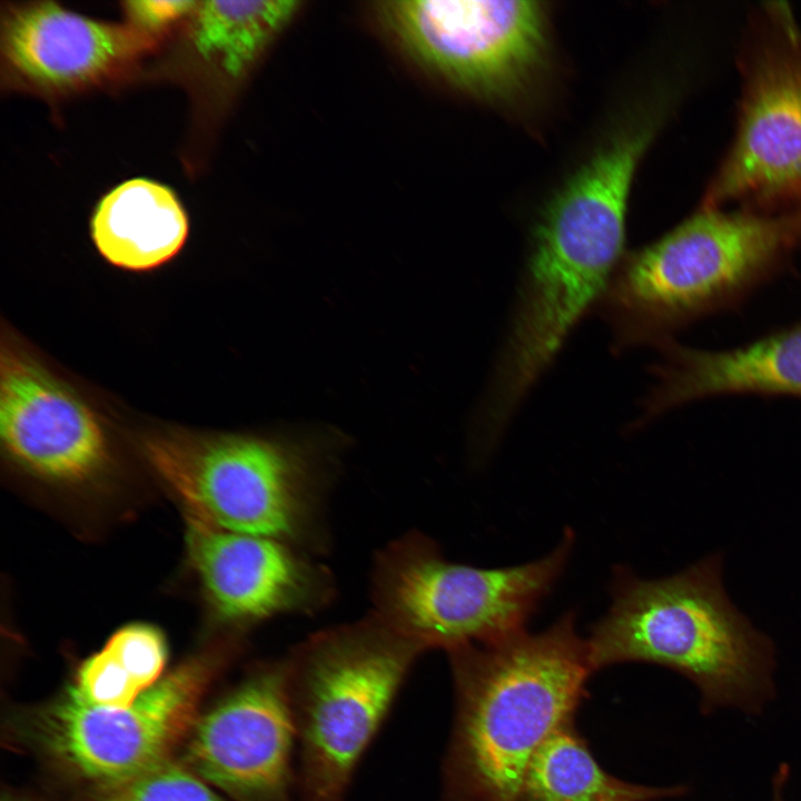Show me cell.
<instances>
[{
    "label": "cell",
    "mask_w": 801,
    "mask_h": 801,
    "mask_svg": "<svg viewBox=\"0 0 801 801\" xmlns=\"http://www.w3.org/2000/svg\"><path fill=\"white\" fill-rule=\"evenodd\" d=\"M295 0L205 1L195 11L192 39L204 59L239 77L298 12Z\"/></svg>",
    "instance_id": "obj_19"
},
{
    "label": "cell",
    "mask_w": 801,
    "mask_h": 801,
    "mask_svg": "<svg viewBox=\"0 0 801 801\" xmlns=\"http://www.w3.org/2000/svg\"><path fill=\"white\" fill-rule=\"evenodd\" d=\"M654 131L655 123L644 121L614 137L544 208L495 378L508 397L525 396L570 329L606 289L624 246L633 177Z\"/></svg>",
    "instance_id": "obj_3"
},
{
    "label": "cell",
    "mask_w": 801,
    "mask_h": 801,
    "mask_svg": "<svg viewBox=\"0 0 801 801\" xmlns=\"http://www.w3.org/2000/svg\"><path fill=\"white\" fill-rule=\"evenodd\" d=\"M790 769L789 765L782 763L775 771L772 779V797L771 801H787L785 800V787L789 780Z\"/></svg>",
    "instance_id": "obj_22"
},
{
    "label": "cell",
    "mask_w": 801,
    "mask_h": 801,
    "mask_svg": "<svg viewBox=\"0 0 801 801\" xmlns=\"http://www.w3.org/2000/svg\"><path fill=\"white\" fill-rule=\"evenodd\" d=\"M154 44L131 26L75 13L50 1L9 6L1 55L8 76L34 91L62 93L103 82Z\"/></svg>",
    "instance_id": "obj_14"
},
{
    "label": "cell",
    "mask_w": 801,
    "mask_h": 801,
    "mask_svg": "<svg viewBox=\"0 0 801 801\" xmlns=\"http://www.w3.org/2000/svg\"><path fill=\"white\" fill-rule=\"evenodd\" d=\"M686 791L684 785L646 787L611 775L572 722L557 729L536 751L518 801H660Z\"/></svg>",
    "instance_id": "obj_17"
},
{
    "label": "cell",
    "mask_w": 801,
    "mask_h": 801,
    "mask_svg": "<svg viewBox=\"0 0 801 801\" xmlns=\"http://www.w3.org/2000/svg\"><path fill=\"white\" fill-rule=\"evenodd\" d=\"M611 599L587 639L593 671L626 662L673 670L698 688L703 714H759L773 699V643L730 601L720 553L661 578L616 567Z\"/></svg>",
    "instance_id": "obj_2"
},
{
    "label": "cell",
    "mask_w": 801,
    "mask_h": 801,
    "mask_svg": "<svg viewBox=\"0 0 801 801\" xmlns=\"http://www.w3.org/2000/svg\"><path fill=\"white\" fill-rule=\"evenodd\" d=\"M659 349L661 358L652 367L654 382L643 402L652 418L715 396H801V322L728 349H702L675 340Z\"/></svg>",
    "instance_id": "obj_15"
},
{
    "label": "cell",
    "mask_w": 801,
    "mask_h": 801,
    "mask_svg": "<svg viewBox=\"0 0 801 801\" xmlns=\"http://www.w3.org/2000/svg\"><path fill=\"white\" fill-rule=\"evenodd\" d=\"M800 247L801 212L700 206L612 276L603 309L616 343L660 347L694 322L738 307Z\"/></svg>",
    "instance_id": "obj_4"
},
{
    "label": "cell",
    "mask_w": 801,
    "mask_h": 801,
    "mask_svg": "<svg viewBox=\"0 0 801 801\" xmlns=\"http://www.w3.org/2000/svg\"><path fill=\"white\" fill-rule=\"evenodd\" d=\"M190 562L216 614L234 626L312 615L336 596L330 571L286 542L189 523Z\"/></svg>",
    "instance_id": "obj_12"
},
{
    "label": "cell",
    "mask_w": 801,
    "mask_h": 801,
    "mask_svg": "<svg viewBox=\"0 0 801 801\" xmlns=\"http://www.w3.org/2000/svg\"><path fill=\"white\" fill-rule=\"evenodd\" d=\"M0 437L9 457L29 473L63 485L97 478L109 463L95 413L24 350L0 357Z\"/></svg>",
    "instance_id": "obj_13"
},
{
    "label": "cell",
    "mask_w": 801,
    "mask_h": 801,
    "mask_svg": "<svg viewBox=\"0 0 801 801\" xmlns=\"http://www.w3.org/2000/svg\"><path fill=\"white\" fill-rule=\"evenodd\" d=\"M446 653L455 706L437 801H518L531 760L572 723L594 672L575 614Z\"/></svg>",
    "instance_id": "obj_1"
},
{
    "label": "cell",
    "mask_w": 801,
    "mask_h": 801,
    "mask_svg": "<svg viewBox=\"0 0 801 801\" xmlns=\"http://www.w3.org/2000/svg\"><path fill=\"white\" fill-rule=\"evenodd\" d=\"M426 652L370 611L313 633L285 655L297 738L295 801H345L362 758Z\"/></svg>",
    "instance_id": "obj_5"
},
{
    "label": "cell",
    "mask_w": 801,
    "mask_h": 801,
    "mask_svg": "<svg viewBox=\"0 0 801 801\" xmlns=\"http://www.w3.org/2000/svg\"><path fill=\"white\" fill-rule=\"evenodd\" d=\"M182 763L235 801H295L297 738L285 656L256 664L205 713Z\"/></svg>",
    "instance_id": "obj_11"
},
{
    "label": "cell",
    "mask_w": 801,
    "mask_h": 801,
    "mask_svg": "<svg viewBox=\"0 0 801 801\" xmlns=\"http://www.w3.org/2000/svg\"><path fill=\"white\" fill-rule=\"evenodd\" d=\"M238 650L239 640L233 639L186 660L126 708L92 705L67 689L17 712L11 735L98 789L127 781L170 760L198 718L204 695Z\"/></svg>",
    "instance_id": "obj_8"
},
{
    "label": "cell",
    "mask_w": 801,
    "mask_h": 801,
    "mask_svg": "<svg viewBox=\"0 0 801 801\" xmlns=\"http://www.w3.org/2000/svg\"><path fill=\"white\" fill-rule=\"evenodd\" d=\"M346 446V436L328 427L207 435L185 456L182 493L212 528L276 538L314 555L328 543L326 502Z\"/></svg>",
    "instance_id": "obj_6"
},
{
    "label": "cell",
    "mask_w": 801,
    "mask_h": 801,
    "mask_svg": "<svg viewBox=\"0 0 801 801\" xmlns=\"http://www.w3.org/2000/svg\"><path fill=\"white\" fill-rule=\"evenodd\" d=\"M166 661L162 633L149 624H129L81 663L68 689L92 705L126 708L160 680Z\"/></svg>",
    "instance_id": "obj_18"
},
{
    "label": "cell",
    "mask_w": 801,
    "mask_h": 801,
    "mask_svg": "<svg viewBox=\"0 0 801 801\" xmlns=\"http://www.w3.org/2000/svg\"><path fill=\"white\" fill-rule=\"evenodd\" d=\"M733 142L701 206L765 215L801 212V27L782 1L748 18Z\"/></svg>",
    "instance_id": "obj_9"
},
{
    "label": "cell",
    "mask_w": 801,
    "mask_h": 801,
    "mask_svg": "<svg viewBox=\"0 0 801 801\" xmlns=\"http://www.w3.org/2000/svg\"><path fill=\"white\" fill-rule=\"evenodd\" d=\"M375 12L416 61L481 97L516 89L546 47L538 1L390 0L375 3Z\"/></svg>",
    "instance_id": "obj_10"
},
{
    "label": "cell",
    "mask_w": 801,
    "mask_h": 801,
    "mask_svg": "<svg viewBox=\"0 0 801 801\" xmlns=\"http://www.w3.org/2000/svg\"><path fill=\"white\" fill-rule=\"evenodd\" d=\"M1 801H23V800L18 799V798H16V797H13V795H10V794H6V795L2 797Z\"/></svg>",
    "instance_id": "obj_23"
},
{
    "label": "cell",
    "mask_w": 801,
    "mask_h": 801,
    "mask_svg": "<svg viewBox=\"0 0 801 801\" xmlns=\"http://www.w3.org/2000/svg\"><path fill=\"white\" fill-rule=\"evenodd\" d=\"M93 801H225L184 763L167 760L127 781L98 789Z\"/></svg>",
    "instance_id": "obj_20"
},
{
    "label": "cell",
    "mask_w": 801,
    "mask_h": 801,
    "mask_svg": "<svg viewBox=\"0 0 801 801\" xmlns=\"http://www.w3.org/2000/svg\"><path fill=\"white\" fill-rule=\"evenodd\" d=\"M199 2L195 1H127L125 12L130 26L154 38L187 14L195 13Z\"/></svg>",
    "instance_id": "obj_21"
},
{
    "label": "cell",
    "mask_w": 801,
    "mask_h": 801,
    "mask_svg": "<svg viewBox=\"0 0 801 801\" xmlns=\"http://www.w3.org/2000/svg\"><path fill=\"white\" fill-rule=\"evenodd\" d=\"M91 237L111 265L154 269L178 254L188 235L186 212L167 187L131 179L110 190L91 218Z\"/></svg>",
    "instance_id": "obj_16"
},
{
    "label": "cell",
    "mask_w": 801,
    "mask_h": 801,
    "mask_svg": "<svg viewBox=\"0 0 801 801\" xmlns=\"http://www.w3.org/2000/svg\"><path fill=\"white\" fill-rule=\"evenodd\" d=\"M574 535L521 565L483 568L447 560L425 534L409 532L376 553L372 612L427 652L500 640L525 630L565 568Z\"/></svg>",
    "instance_id": "obj_7"
}]
</instances>
